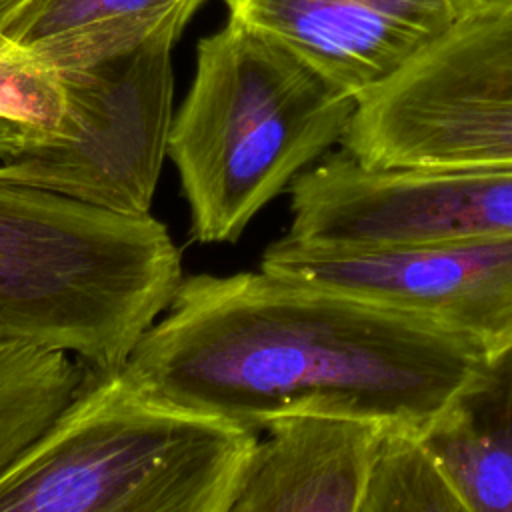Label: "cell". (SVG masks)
<instances>
[{"mask_svg": "<svg viewBox=\"0 0 512 512\" xmlns=\"http://www.w3.org/2000/svg\"><path fill=\"white\" fill-rule=\"evenodd\" d=\"M184 278L154 218L0 180V338L124 366Z\"/></svg>", "mask_w": 512, "mask_h": 512, "instance_id": "cell-3", "label": "cell"}, {"mask_svg": "<svg viewBox=\"0 0 512 512\" xmlns=\"http://www.w3.org/2000/svg\"><path fill=\"white\" fill-rule=\"evenodd\" d=\"M340 150L368 168L512 166V6L458 18L360 98Z\"/></svg>", "mask_w": 512, "mask_h": 512, "instance_id": "cell-5", "label": "cell"}, {"mask_svg": "<svg viewBox=\"0 0 512 512\" xmlns=\"http://www.w3.org/2000/svg\"><path fill=\"white\" fill-rule=\"evenodd\" d=\"M358 100L242 22L204 36L168 158L198 244L236 242L340 138Z\"/></svg>", "mask_w": 512, "mask_h": 512, "instance_id": "cell-2", "label": "cell"}, {"mask_svg": "<svg viewBox=\"0 0 512 512\" xmlns=\"http://www.w3.org/2000/svg\"><path fill=\"white\" fill-rule=\"evenodd\" d=\"M258 434L86 364L50 426L0 474V512H230Z\"/></svg>", "mask_w": 512, "mask_h": 512, "instance_id": "cell-4", "label": "cell"}, {"mask_svg": "<svg viewBox=\"0 0 512 512\" xmlns=\"http://www.w3.org/2000/svg\"><path fill=\"white\" fill-rule=\"evenodd\" d=\"M456 18L484 14L492 10H504L512 6V0H450Z\"/></svg>", "mask_w": 512, "mask_h": 512, "instance_id": "cell-15", "label": "cell"}, {"mask_svg": "<svg viewBox=\"0 0 512 512\" xmlns=\"http://www.w3.org/2000/svg\"><path fill=\"white\" fill-rule=\"evenodd\" d=\"M34 130H36V126H28V124H20V122H14V120L0 118V156L4 152H8L10 148L18 146Z\"/></svg>", "mask_w": 512, "mask_h": 512, "instance_id": "cell-16", "label": "cell"}, {"mask_svg": "<svg viewBox=\"0 0 512 512\" xmlns=\"http://www.w3.org/2000/svg\"><path fill=\"white\" fill-rule=\"evenodd\" d=\"M228 18L364 98L458 20L450 0H224Z\"/></svg>", "mask_w": 512, "mask_h": 512, "instance_id": "cell-9", "label": "cell"}, {"mask_svg": "<svg viewBox=\"0 0 512 512\" xmlns=\"http://www.w3.org/2000/svg\"><path fill=\"white\" fill-rule=\"evenodd\" d=\"M494 366L426 320L258 268L184 276L122 368L158 400L256 434L298 410L420 434Z\"/></svg>", "mask_w": 512, "mask_h": 512, "instance_id": "cell-1", "label": "cell"}, {"mask_svg": "<svg viewBox=\"0 0 512 512\" xmlns=\"http://www.w3.org/2000/svg\"><path fill=\"white\" fill-rule=\"evenodd\" d=\"M360 512H464L418 432L388 428L374 456Z\"/></svg>", "mask_w": 512, "mask_h": 512, "instance_id": "cell-14", "label": "cell"}, {"mask_svg": "<svg viewBox=\"0 0 512 512\" xmlns=\"http://www.w3.org/2000/svg\"><path fill=\"white\" fill-rule=\"evenodd\" d=\"M30 0H0V28H4Z\"/></svg>", "mask_w": 512, "mask_h": 512, "instance_id": "cell-17", "label": "cell"}, {"mask_svg": "<svg viewBox=\"0 0 512 512\" xmlns=\"http://www.w3.org/2000/svg\"><path fill=\"white\" fill-rule=\"evenodd\" d=\"M84 370L64 350L0 338V474L60 414Z\"/></svg>", "mask_w": 512, "mask_h": 512, "instance_id": "cell-13", "label": "cell"}, {"mask_svg": "<svg viewBox=\"0 0 512 512\" xmlns=\"http://www.w3.org/2000/svg\"><path fill=\"white\" fill-rule=\"evenodd\" d=\"M260 268L360 298L512 356V236L386 248H310L284 238Z\"/></svg>", "mask_w": 512, "mask_h": 512, "instance_id": "cell-8", "label": "cell"}, {"mask_svg": "<svg viewBox=\"0 0 512 512\" xmlns=\"http://www.w3.org/2000/svg\"><path fill=\"white\" fill-rule=\"evenodd\" d=\"M420 436L464 512H512V356Z\"/></svg>", "mask_w": 512, "mask_h": 512, "instance_id": "cell-12", "label": "cell"}, {"mask_svg": "<svg viewBox=\"0 0 512 512\" xmlns=\"http://www.w3.org/2000/svg\"><path fill=\"white\" fill-rule=\"evenodd\" d=\"M388 428L320 410L278 416L252 446L230 512H360Z\"/></svg>", "mask_w": 512, "mask_h": 512, "instance_id": "cell-10", "label": "cell"}, {"mask_svg": "<svg viewBox=\"0 0 512 512\" xmlns=\"http://www.w3.org/2000/svg\"><path fill=\"white\" fill-rule=\"evenodd\" d=\"M206 0H30L2 30L58 74L124 56L164 28L186 30Z\"/></svg>", "mask_w": 512, "mask_h": 512, "instance_id": "cell-11", "label": "cell"}, {"mask_svg": "<svg viewBox=\"0 0 512 512\" xmlns=\"http://www.w3.org/2000/svg\"><path fill=\"white\" fill-rule=\"evenodd\" d=\"M284 240L310 248H386L512 236V166L368 168L324 154L288 188Z\"/></svg>", "mask_w": 512, "mask_h": 512, "instance_id": "cell-7", "label": "cell"}, {"mask_svg": "<svg viewBox=\"0 0 512 512\" xmlns=\"http://www.w3.org/2000/svg\"><path fill=\"white\" fill-rule=\"evenodd\" d=\"M180 36L164 28L124 56L60 72L62 128H38L4 152L0 180L116 214H152L174 118L172 50Z\"/></svg>", "mask_w": 512, "mask_h": 512, "instance_id": "cell-6", "label": "cell"}]
</instances>
